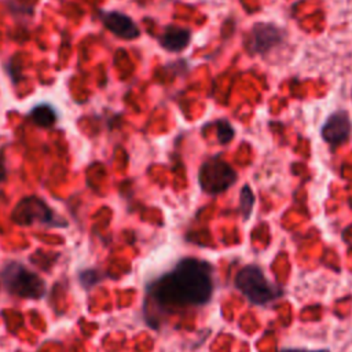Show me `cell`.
<instances>
[{
  "label": "cell",
  "instance_id": "8",
  "mask_svg": "<svg viewBox=\"0 0 352 352\" xmlns=\"http://www.w3.org/2000/svg\"><path fill=\"white\" fill-rule=\"evenodd\" d=\"M102 23L107 30L124 40H133L139 37L140 30L133 19L120 11H106L102 14Z\"/></svg>",
  "mask_w": 352,
  "mask_h": 352
},
{
  "label": "cell",
  "instance_id": "7",
  "mask_svg": "<svg viewBox=\"0 0 352 352\" xmlns=\"http://www.w3.org/2000/svg\"><path fill=\"white\" fill-rule=\"evenodd\" d=\"M352 135V121L346 110L333 111L320 128V136L331 150L345 144Z\"/></svg>",
  "mask_w": 352,
  "mask_h": 352
},
{
  "label": "cell",
  "instance_id": "5",
  "mask_svg": "<svg viewBox=\"0 0 352 352\" xmlns=\"http://www.w3.org/2000/svg\"><path fill=\"white\" fill-rule=\"evenodd\" d=\"M285 32L271 22H256L248 33L245 47L253 56H265L283 44Z\"/></svg>",
  "mask_w": 352,
  "mask_h": 352
},
{
  "label": "cell",
  "instance_id": "11",
  "mask_svg": "<svg viewBox=\"0 0 352 352\" xmlns=\"http://www.w3.org/2000/svg\"><path fill=\"white\" fill-rule=\"evenodd\" d=\"M254 202H256V197L253 190L250 188L249 184H243L239 192V213L245 221L249 220L254 208Z\"/></svg>",
  "mask_w": 352,
  "mask_h": 352
},
{
  "label": "cell",
  "instance_id": "12",
  "mask_svg": "<svg viewBox=\"0 0 352 352\" xmlns=\"http://www.w3.org/2000/svg\"><path fill=\"white\" fill-rule=\"evenodd\" d=\"M216 132H217V140L221 144L230 143L235 136V131H234L232 125L226 120L216 121Z\"/></svg>",
  "mask_w": 352,
  "mask_h": 352
},
{
  "label": "cell",
  "instance_id": "3",
  "mask_svg": "<svg viewBox=\"0 0 352 352\" xmlns=\"http://www.w3.org/2000/svg\"><path fill=\"white\" fill-rule=\"evenodd\" d=\"M4 287L11 293L22 298L37 300L41 298L47 292L45 282L38 274L26 268L21 263H10L1 272Z\"/></svg>",
  "mask_w": 352,
  "mask_h": 352
},
{
  "label": "cell",
  "instance_id": "9",
  "mask_svg": "<svg viewBox=\"0 0 352 352\" xmlns=\"http://www.w3.org/2000/svg\"><path fill=\"white\" fill-rule=\"evenodd\" d=\"M191 40V32L180 26H168L158 37V43L169 52L183 51Z\"/></svg>",
  "mask_w": 352,
  "mask_h": 352
},
{
  "label": "cell",
  "instance_id": "1",
  "mask_svg": "<svg viewBox=\"0 0 352 352\" xmlns=\"http://www.w3.org/2000/svg\"><path fill=\"white\" fill-rule=\"evenodd\" d=\"M213 290V267L205 260L187 257L157 280L153 296L162 307H199L210 301Z\"/></svg>",
  "mask_w": 352,
  "mask_h": 352
},
{
  "label": "cell",
  "instance_id": "4",
  "mask_svg": "<svg viewBox=\"0 0 352 352\" xmlns=\"http://www.w3.org/2000/svg\"><path fill=\"white\" fill-rule=\"evenodd\" d=\"M238 180L236 170L221 157L206 160L198 172V183L204 192L217 195L227 191Z\"/></svg>",
  "mask_w": 352,
  "mask_h": 352
},
{
  "label": "cell",
  "instance_id": "6",
  "mask_svg": "<svg viewBox=\"0 0 352 352\" xmlns=\"http://www.w3.org/2000/svg\"><path fill=\"white\" fill-rule=\"evenodd\" d=\"M12 220L21 226H30L36 221L51 226H59L62 223L52 209L37 197L22 199L12 212Z\"/></svg>",
  "mask_w": 352,
  "mask_h": 352
},
{
  "label": "cell",
  "instance_id": "13",
  "mask_svg": "<svg viewBox=\"0 0 352 352\" xmlns=\"http://www.w3.org/2000/svg\"><path fill=\"white\" fill-rule=\"evenodd\" d=\"M278 352H331L327 348H319V349H308V348H283Z\"/></svg>",
  "mask_w": 352,
  "mask_h": 352
},
{
  "label": "cell",
  "instance_id": "10",
  "mask_svg": "<svg viewBox=\"0 0 352 352\" xmlns=\"http://www.w3.org/2000/svg\"><path fill=\"white\" fill-rule=\"evenodd\" d=\"M30 118L36 125L48 128L56 122V113L52 106H50L47 103H41L32 109Z\"/></svg>",
  "mask_w": 352,
  "mask_h": 352
},
{
  "label": "cell",
  "instance_id": "2",
  "mask_svg": "<svg viewBox=\"0 0 352 352\" xmlns=\"http://www.w3.org/2000/svg\"><path fill=\"white\" fill-rule=\"evenodd\" d=\"M234 285L250 304L257 307H265L283 296V290L257 264L242 267L235 275Z\"/></svg>",
  "mask_w": 352,
  "mask_h": 352
}]
</instances>
